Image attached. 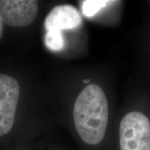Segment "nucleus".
I'll return each instance as SVG.
<instances>
[{
  "mask_svg": "<svg viewBox=\"0 0 150 150\" xmlns=\"http://www.w3.org/2000/svg\"><path fill=\"white\" fill-rule=\"evenodd\" d=\"M73 118L76 131L88 145L100 143L106 134L108 120V102L104 91L97 84H90L75 101Z\"/></svg>",
  "mask_w": 150,
  "mask_h": 150,
  "instance_id": "1",
  "label": "nucleus"
},
{
  "mask_svg": "<svg viewBox=\"0 0 150 150\" xmlns=\"http://www.w3.org/2000/svg\"><path fill=\"white\" fill-rule=\"evenodd\" d=\"M120 150H150V121L140 112L124 116L120 125Z\"/></svg>",
  "mask_w": 150,
  "mask_h": 150,
  "instance_id": "2",
  "label": "nucleus"
},
{
  "mask_svg": "<svg viewBox=\"0 0 150 150\" xmlns=\"http://www.w3.org/2000/svg\"><path fill=\"white\" fill-rule=\"evenodd\" d=\"M19 97L18 81L0 73V136L8 134L13 126Z\"/></svg>",
  "mask_w": 150,
  "mask_h": 150,
  "instance_id": "3",
  "label": "nucleus"
},
{
  "mask_svg": "<svg viewBox=\"0 0 150 150\" xmlns=\"http://www.w3.org/2000/svg\"><path fill=\"white\" fill-rule=\"evenodd\" d=\"M38 11L35 0H0V20L11 27H22L34 21Z\"/></svg>",
  "mask_w": 150,
  "mask_h": 150,
  "instance_id": "4",
  "label": "nucleus"
},
{
  "mask_svg": "<svg viewBox=\"0 0 150 150\" xmlns=\"http://www.w3.org/2000/svg\"><path fill=\"white\" fill-rule=\"evenodd\" d=\"M81 16L77 9L70 4L56 6L45 20V28L50 30L74 29L81 25Z\"/></svg>",
  "mask_w": 150,
  "mask_h": 150,
  "instance_id": "5",
  "label": "nucleus"
},
{
  "mask_svg": "<svg viewBox=\"0 0 150 150\" xmlns=\"http://www.w3.org/2000/svg\"><path fill=\"white\" fill-rule=\"evenodd\" d=\"M45 45L49 50L59 52L65 47V39L59 30H50L45 36Z\"/></svg>",
  "mask_w": 150,
  "mask_h": 150,
  "instance_id": "6",
  "label": "nucleus"
},
{
  "mask_svg": "<svg viewBox=\"0 0 150 150\" xmlns=\"http://www.w3.org/2000/svg\"><path fill=\"white\" fill-rule=\"evenodd\" d=\"M112 2L115 1L105 0H86L82 3V12L86 17L91 18L97 14L101 9Z\"/></svg>",
  "mask_w": 150,
  "mask_h": 150,
  "instance_id": "7",
  "label": "nucleus"
}]
</instances>
